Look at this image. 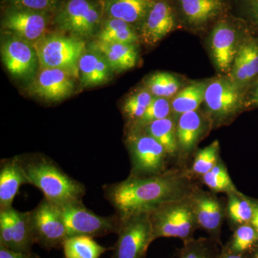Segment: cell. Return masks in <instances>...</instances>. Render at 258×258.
<instances>
[{
    "label": "cell",
    "instance_id": "d590c367",
    "mask_svg": "<svg viewBox=\"0 0 258 258\" xmlns=\"http://www.w3.org/2000/svg\"><path fill=\"white\" fill-rule=\"evenodd\" d=\"M171 112V103L167 98L154 97L143 116L132 125L129 131L143 129L153 121L169 117Z\"/></svg>",
    "mask_w": 258,
    "mask_h": 258
},
{
    "label": "cell",
    "instance_id": "1f68e13d",
    "mask_svg": "<svg viewBox=\"0 0 258 258\" xmlns=\"http://www.w3.org/2000/svg\"><path fill=\"white\" fill-rule=\"evenodd\" d=\"M258 242L257 232L250 223L237 226L233 235L225 247L231 252L245 254Z\"/></svg>",
    "mask_w": 258,
    "mask_h": 258
},
{
    "label": "cell",
    "instance_id": "52a82bcc",
    "mask_svg": "<svg viewBox=\"0 0 258 258\" xmlns=\"http://www.w3.org/2000/svg\"><path fill=\"white\" fill-rule=\"evenodd\" d=\"M118 240L111 258H145L149 245L154 242L149 213L121 217Z\"/></svg>",
    "mask_w": 258,
    "mask_h": 258
},
{
    "label": "cell",
    "instance_id": "d4e9b609",
    "mask_svg": "<svg viewBox=\"0 0 258 258\" xmlns=\"http://www.w3.org/2000/svg\"><path fill=\"white\" fill-rule=\"evenodd\" d=\"M141 130L161 144L169 157H175L179 154L175 122L170 117L153 121Z\"/></svg>",
    "mask_w": 258,
    "mask_h": 258
},
{
    "label": "cell",
    "instance_id": "603a6c76",
    "mask_svg": "<svg viewBox=\"0 0 258 258\" xmlns=\"http://www.w3.org/2000/svg\"><path fill=\"white\" fill-rule=\"evenodd\" d=\"M155 0H106L104 10L111 18L130 25H142Z\"/></svg>",
    "mask_w": 258,
    "mask_h": 258
},
{
    "label": "cell",
    "instance_id": "f35d334b",
    "mask_svg": "<svg viewBox=\"0 0 258 258\" xmlns=\"http://www.w3.org/2000/svg\"><path fill=\"white\" fill-rule=\"evenodd\" d=\"M247 23L258 31V0H235Z\"/></svg>",
    "mask_w": 258,
    "mask_h": 258
},
{
    "label": "cell",
    "instance_id": "44dd1931",
    "mask_svg": "<svg viewBox=\"0 0 258 258\" xmlns=\"http://www.w3.org/2000/svg\"><path fill=\"white\" fill-rule=\"evenodd\" d=\"M78 67L83 87L101 86L111 79L112 70L109 64L96 51L91 50L83 52Z\"/></svg>",
    "mask_w": 258,
    "mask_h": 258
},
{
    "label": "cell",
    "instance_id": "ffe728a7",
    "mask_svg": "<svg viewBox=\"0 0 258 258\" xmlns=\"http://www.w3.org/2000/svg\"><path fill=\"white\" fill-rule=\"evenodd\" d=\"M206 129V121L198 111L179 115L176 124L180 157L187 158L193 152Z\"/></svg>",
    "mask_w": 258,
    "mask_h": 258
},
{
    "label": "cell",
    "instance_id": "5bb4252c",
    "mask_svg": "<svg viewBox=\"0 0 258 258\" xmlns=\"http://www.w3.org/2000/svg\"><path fill=\"white\" fill-rule=\"evenodd\" d=\"M74 76L66 70L44 68L34 78L30 91L45 101H62L74 92Z\"/></svg>",
    "mask_w": 258,
    "mask_h": 258
},
{
    "label": "cell",
    "instance_id": "3957f363",
    "mask_svg": "<svg viewBox=\"0 0 258 258\" xmlns=\"http://www.w3.org/2000/svg\"><path fill=\"white\" fill-rule=\"evenodd\" d=\"M191 195L163 204L149 213L154 240L174 237L184 242L194 238L199 226Z\"/></svg>",
    "mask_w": 258,
    "mask_h": 258
},
{
    "label": "cell",
    "instance_id": "7c38bea8",
    "mask_svg": "<svg viewBox=\"0 0 258 258\" xmlns=\"http://www.w3.org/2000/svg\"><path fill=\"white\" fill-rule=\"evenodd\" d=\"M2 59L10 74L17 79H34L38 57L30 42L13 37L2 45Z\"/></svg>",
    "mask_w": 258,
    "mask_h": 258
},
{
    "label": "cell",
    "instance_id": "b9f144b4",
    "mask_svg": "<svg viewBox=\"0 0 258 258\" xmlns=\"http://www.w3.org/2000/svg\"><path fill=\"white\" fill-rule=\"evenodd\" d=\"M220 258H247L245 254L235 253L231 252L228 249L226 248L225 246H222L221 253Z\"/></svg>",
    "mask_w": 258,
    "mask_h": 258
},
{
    "label": "cell",
    "instance_id": "9c48e42d",
    "mask_svg": "<svg viewBox=\"0 0 258 258\" xmlns=\"http://www.w3.org/2000/svg\"><path fill=\"white\" fill-rule=\"evenodd\" d=\"M30 212L35 243L48 251L62 247L69 235L60 208L43 198Z\"/></svg>",
    "mask_w": 258,
    "mask_h": 258
},
{
    "label": "cell",
    "instance_id": "74e56055",
    "mask_svg": "<svg viewBox=\"0 0 258 258\" xmlns=\"http://www.w3.org/2000/svg\"><path fill=\"white\" fill-rule=\"evenodd\" d=\"M12 209L0 210V246L13 249V225Z\"/></svg>",
    "mask_w": 258,
    "mask_h": 258
},
{
    "label": "cell",
    "instance_id": "9a60e30c",
    "mask_svg": "<svg viewBox=\"0 0 258 258\" xmlns=\"http://www.w3.org/2000/svg\"><path fill=\"white\" fill-rule=\"evenodd\" d=\"M199 228L208 232L210 238L221 243L220 235L226 208L215 195L197 188L191 195Z\"/></svg>",
    "mask_w": 258,
    "mask_h": 258
},
{
    "label": "cell",
    "instance_id": "8fae6325",
    "mask_svg": "<svg viewBox=\"0 0 258 258\" xmlns=\"http://www.w3.org/2000/svg\"><path fill=\"white\" fill-rule=\"evenodd\" d=\"M241 42L238 30L232 20L224 15L216 21L210 35V43L214 61L222 72L230 71Z\"/></svg>",
    "mask_w": 258,
    "mask_h": 258
},
{
    "label": "cell",
    "instance_id": "f1b7e54d",
    "mask_svg": "<svg viewBox=\"0 0 258 258\" xmlns=\"http://www.w3.org/2000/svg\"><path fill=\"white\" fill-rule=\"evenodd\" d=\"M220 247L222 244L210 237L192 238L183 242L176 258H220Z\"/></svg>",
    "mask_w": 258,
    "mask_h": 258
},
{
    "label": "cell",
    "instance_id": "ee69618b",
    "mask_svg": "<svg viewBox=\"0 0 258 258\" xmlns=\"http://www.w3.org/2000/svg\"><path fill=\"white\" fill-rule=\"evenodd\" d=\"M251 258H258V247L257 249L254 251V252Z\"/></svg>",
    "mask_w": 258,
    "mask_h": 258
},
{
    "label": "cell",
    "instance_id": "30bf717a",
    "mask_svg": "<svg viewBox=\"0 0 258 258\" xmlns=\"http://www.w3.org/2000/svg\"><path fill=\"white\" fill-rule=\"evenodd\" d=\"M101 18L99 10L89 0H68L55 22L60 30L80 39L91 36L99 27Z\"/></svg>",
    "mask_w": 258,
    "mask_h": 258
},
{
    "label": "cell",
    "instance_id": "484cf974",
    "mask_svg": "<svg viewBox=\"0 0 258 258\" xmlns=\"http://www.w3.org/2000/svg\"><path fill=\"white\" fill-rule=\"evenodd\" d=\"M64 258H100L111 248L101 245L88 236L69 237L62 244Z\"/></svg>",
    "mask_w": 258,
    "mask_h": 258
},
{
    "label": "cell",
    "instance_id": "4316f807",
    "mask_svg": "<svg viewBox=\"0 0 258 258\" xmlns=\"http://www.w3.org/2000/svg\"><path fill=\"white\" fill-rule=\"evenodd\" d=\"M138 38L133 25L111 18L105 22L97 35V41L111 43L136 44Z\"/></svg>",
    "mask_w": 258,
    "mask_h": 258
},
{
    "label": "cell",
    "instance_id": "f546056e",
    "mask_svg": "<svg viewBox=\"0 0 258 258\" xmlns=\"http://www.w3.org/2000/svg\"><path fill=\"white\" fill-rule=\"evenodd\" d=\"M226 213L231 223L237 226L250 223L253 214V202L245 198L240 191L227 194Z\"/></svg>",
    "mask_w": 258,
    "mask_h": 258
},
{
    "label": "cell",
    "instance_id": "7a4b0ae2",
    "mask_svg": "<svg viewBox=\"0 0 258 258\" xmlns=\"http://www.w3.org/2000/svg\"><path fill=\"white\" fill-rule=\"evenodd\" d=\"M18 157L29 184L40 189L51 203L62 207L83 202L86 192L85 185L70 176L50 158L40 153Z\"/></svg>",
    "mask_w": 258,
    "mask_h": 258
},
{
    "label": "cell",
    "instance_id": "ac0fdd59",
    "mask_svg": "<svg viewBox=\"0 0 258 258\" xmlns=\"http://www.w3.org/2000/svg\"><path fill=\"white\" fill-rule=\"evenodd\" d=\"M257 77L258 37L247 35L236 54L230 79L244 91V88L247 90Z\"/></svg>",
    "mask_w": 258,
    "mask_h": 258
},
{
    "label": "cell",
    "instance_id": "277c9868",
    "mask_svg": "<svg viewBox=\"0 0 258 258\" xmlns=\"http://www.w3.org/2000/svg\"><path fill=\"white\" fill-rule=\"evenodd\" d=\"M131 161V177H149L168 170L165 149L143 130L129 131L126 142Z\"/></svg>",
    "mask_w": 258,
    "mask_h": 258
},
{
    "label": "cell",
    "instance_id": "60d3db41",
    "mask_svg": "<svg viewBox=\"0 0 258 258\" xmlns=\"http://www.w3.org/2000/svg\"><path fill=\"white\" fill-rule=\"evenodd\" d=\"M0 258H37L32 253L18 252L0 246Z\"/></svg>",
    "mask_w": 258,
    "mask_h": 258
},
{
    "label": "cell",
    "instance_id": "836d02e7",
    "mask_svg": "<svg viewBox=\"0 0 258 258\" xmlns=\"http://www.w3.org/2000/svg\"><path fill=\"white\" fill-rule=\"evenodd\" d=\"M180 82L175 76L166 72L153 74L147 81L149 92L159 98H170L177 93Z\"/></svg>",
    "mask_w": 258,
    "mask_h": 258
},
{
    "label": "cell",
    "instance_id": "2e32d148",
    "mask_svg": "<svg viewBox=\"0 0 258 258\" xmlns=\"http://www.w3.org/2000/svg\"><path fill=\"white\" fill-rule=\"evenodd\" d=\"M177 16L169 0H155L141 26V37L149 45H154L175 28Z\"/></svg>",
    "mask_w": 258,
    "mask_h": 258
},
{
    "label": "cell",
    "instance_id": "e0dca14e",
    "mask_svg": "<svg viewBox=\"0 0 258 258\" xmlns=\"http://www.w3.org/2000/svg\"><path fill=\"white\" fill-rule=\"evenodd\" d=\"M176 16L193 28H202L225 15V0H174Z\"/></svg>",
    "mask_w": 258,
    "mask_h": 258
},
{
    "label": "cell",
    "instance_id": "7402d4cb",
    "mask_svg": "<svg viewBox=\"0 0 258 258\" xmlns=\"http://www.w3.org/2000/svg\"><path fill=\"white\" fill-rule=\"evenodd\" d=\"M91 49L104 57L113 72L132 69L138 60V51L135 44L111 43L96 40L91 45Z\"/></svg>",
    "mask_w": 258,
    "mask_h": 258
},
{
    "label": "cell",
    "instance_id": "4fadbf2b",
    "mask_svg": "<svg viewBox=\"0 0 258 258\" xmlns=\"http://www.w3.org/2000/svg\"><path fill=\"white\" fill-rule=\"evenodd\" d=\"M47 13L12 8L3 19V28L15 37L30 42L40 41L46 33Z\"/></svg>",
    "mask_w": 258,
    "mask_h": 258
},
{
    "label": "cell",
    "instance_id": "e575fe53",
    "mask_svg": "<svg viewBox=\"0 0 258 258\" xmlns=\"http://www.w3.org/2000/svg\"><path fill=\"white\" fill-rule=\"evenodd\" d=\"M152 96L149 91L143 89L133 93L125 100L122 111L131 123V126L143 116L154 98Z\"/></svg>",
    "mask_w": 258,
    "mask_h": 258
},
{
    "label": "cell",
    "instance_id": "5b68a950",
    "mask_svg": "<svg viewBox=\"0 0 258 258\" xmlns=\"http://www.w3.org/2000/svg\"><path fill=\"white\" fill-rule=\"evenodd\" d=\"M58 208L63 217L69 237H103L109 234L118 233L121 226L122 218L119 215L115 213L111 216H100L88 210L83 202Z\"/></svg>",
    "mask_w": 258,
    "mask_h": 258
},
{
    "label": "cell",
    "instance_id": "d6986e66",
    "mask_svg": "<svg viewBox=\"0 0 258 258\" xmlns=\"http://www.w3.org/2000/svg\"><path fill=\"white\" fill-rule=\"evenodd\" d=\"M29 184L18 156L5 159L0 164V210L13 208L20 186Z\"/></svg>",
    "mask_w": 258,
    "mask_h": 258
},
{
    "label": "cell",
    "instance_id": "ba28073f",
    "mask_svg": "<svg viewBox=\"0 0 258 258\" xmlns=\"http://www.w3.org/2000/svg\"><path fill=\"white\" fill-rule=\"evenodd\" d=\"M244 93L227 78H220L209 83L204 101L212 123L220 124L244 109Z\"/></svg>",
    "mask_w": 258,
    "mask_h": 258
},
{
    "label": "cell",
    "instance_id": "d6a6232c",
    "mask_svg": "<svg viewBox=\"0 0 258 258\" xmlns=\"http://www.w3.org/2000/svg\"><path fill=\"white\" fill-rule=\"evenodd\" d=\"M201 178L204 184L214 192H223L227 195L238 191L221 159L211 171Z\"/></svg>",
    "mask_w": 258,
    "mask_h": 258
},
{
    "label": "cell",
    "instance_id": "4dcf8cb0",
    "mask_svg": "<svg viewBox=\"0 0 258 258\" xmlns=\"http://www.w3.org/2000/svg\"><path fill=\"white\" fill-rule=\"evenodd\" d=\"M220 144L214 141L208 147L200 149L195 154L190 174L202 176L212 170L220 160Z\"/></svg>",
    "mask_w": 258,
    "mask_h": 258
},
{
    "label": "cell",
    "instance_id": "ab89813d",
    "mask_svg": "<svg viewBox=\"0 0 258 258\" xmlns=\"http://www.w3.org/2000/svg\"><path fill=\"white\" fill-rule=\"evenodd\" d=\"M258 108V77L246 90L244 96V109Z\"/></svg>",
    "mask_w": 258,
    "mask_h": 258
},
{
    "label": "cell",
    "instance_id": "8992f818",
    "mask_svg": "<svg viewBox=\"0 0 258 258\" xmlns=\"http://www.w3.org/2000/svg\"><path fill=\"white\" fill-rule=\"evenodd\" d=\"M39 63L41 69H60L79 74V62L85 50V42L75 37L52 35L36 42Z\"/></svg>",
    "mask_w": 258,
    "mask_h": 258
},
{
    "label": "cell",
    "instance_id": "cb8c5ba5",
    "mask_svg": "<svg viewBox=\"0 0 258 258\" xmlns=\"http://www.w3.org/2000/svg\"><path fill=\"white\" fill-rule=\"evenodd\" d=\"M208 83L194 82L176 93L171 102V113L179 115L186 112L195 111L205 99Z\"/></svg>",
    "mask_w": 258,
    "mask_h": 258
},
{
    "label": "cell",
    "instance_id": "8d00e7d4",
    "mask_svg": "<svg viewBox=\"0 0 258 258\" xmlns=\"http://www.w3.org/2000/svg\"><path fill=\"white\" fill-rule=\"evenodd\" d=\"M13 8L48 13L57 9L60 0H6Z\"/></svg>",
    "mask_w": 258,
    "mask_h": 258
},
{
    "label": "cell",
    "instance_id": "7bdbcfd3",
    "mask_svg": "<svg viewBox=\"0 0 258 258\" xmlns=\"http://www.w3.org/2000/svg\"><path fill=\"white\" fill-rule=\"evenodd\" d=\"M250 224L255 229L258 237V203H255V202H253V214H252Z\"/></svg>",
    "mask_w": 258,
    "mask_h": 258
},
{
    "label": "cell",
    "instance_id": "6da1fadb",
    "mask_svg": "<svg viewBox=\"0 0 258 258\" xmlns=\"http://www.w3.org/2000/svg\"><path fill=\"white\" fill-rule=\"evenodd\" d=\"M196 189L189 172L175 169L149 177L128 176L103 186L105 198L120 217L150 213L163 204L189 196Z\"/></svg>",
    "mask_w": 258,
    "mask_h": 258
},
{
    "label": "cell",
    "instance_id": "83f0119b",
    "mask_svg": "<svg viewBox=\"0 0 258 258\" xmlns=\"http://www.w3.org/2000/svg\"><path fill=\"white\" fill-rule=\"evenodd\" d=\"M13 225V250L32 253L35 243L30 220V212H20L12 209Z\"/></svg>",
    "mask_w": 258,
    "mask_h": 258
}]
</instances>
